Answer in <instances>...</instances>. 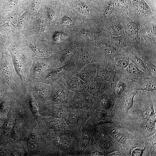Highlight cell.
Masks as SVG:
<instances>
[{
	"label": "cell",
	"instance_id": "603a6c76",
	"mask_svg": "<svg viewBox=\"0 0 156 156\" xmlns=\"http://www.w3.org/2000/svg\"><path fill=\"white\" fill-rule=\"evenodd\" d=\"M138 8L140 12L142 14H146L148 12V6L144 2H141L139 3Z\"/></svg>",
	"mask_w": 156,
	"mask_h": 156
},
{
	"label": "cell",
	"instance_id": "4fadbf2b",
	"mask_svg": "<svg viewBox=\"0 0 156 156\" xmlns=\"http://www.w3.org/2000/svg\"><path fill=\"white\" fill-rule=\"evenodd\" d=\"M47 120L46 126L52 133L60 132L69 129L63 119L52 117Z\"/></svg>",
	"mask_w": 156,
	"mask_h": 156
},
{
	"label": "cell",
	"instance_id": "ffe728a7",
	"mask_svg": "<svg viewBox=\"0 0 156 156\" xmlns=\"http://www.w3.org/2000/svg\"><path fill=\"white\" fill-rule=\"evenodd\" d=\"M38 143V138L37 134L34 132L32 133L28 140V146L31 148H34L37 146Z\"/></svg>",
	"mask_w": 156,
	"mask_h": 156
},
{
	"label": "cell",
	"instance_id": "484cf974",
	"mask_svg": "<svg viewBox=\"0 0 156 156\" xmlns=\"http://www.w3.org/2000/svg\"><path fill=\"white\" fill-rule=\"evenodd\" d=\"M146 64L150 72L156 76V66L150 63H146Z\"/></svg>",
	"mask_w": 156,
	"mask_h": 156
},
{
	"label": "cell",
	"instance_id": "8fae6325",
	"mask_svg": "<svg viewBox=\"0 0 156 156\" xmlns=\"http://www.w3.org/2000/svg\"><path fill=\"white\" fill-rule=\"evenodd\" d=\"M97 74V63H91L83 67L77 74L88 86L94 79Z\"/></svg>",
	"mask_w": 156,
	"mask_h": 156
},
{
	"label": "cell",
	"instance_id": "3957f363",
	"mask_svg": "<svg viewBox=\"0 0 156 156\" xmlns=\"http://www.w3.org/2000/svg\"><path fill=\"white\" fill-rule=\"evenodd\" d=\"M94 104V97L86 91L75 92L68 103L70 109L91 110Z\"/></svg>",
	"mask_w": 156,
	"mask_h": 156
},
{
	"label": "cell",
	"instance_id": "44dd1931",
	"mask_svg": "<svg viewBox=\"0 0 156 156\" xmlns=\"http://www.w3.org/2000/svg\"><path fill=\"white\" fill-rule=\"evenodd\" d=\"M112 134L118 141L121 143H124L127 140L125 135L118 131L113 130Z\"/></svg>",
	"mask_w": 156,
	"mask_h": 156
},
{
	"label": "cell",
	"instance_id": "e0dca14e",
	"mask_svg": "<svg viewBox=\"0 0 156 156\" xmlns=\"http://www.w3.org/2000/svg\"><path fill=\"white\" fill-rule=\"evenodd\" d=\"M71 4L74 9L81 14L88 15L90 13V9L83 0H74Z\"/></svg>",
	"mask_w": 156,
	"mask_h": 156
},
{
	"label": "cell",
	"instance_id": "ac0fdd59",
	"mask_svg": "<svg viewBox=\"0 0 156 156\" xmlns=\"http://www.w3.org/2000/svg\"><path fill=\"white\" fill-rule=\"evenodd\" d=\"M138 91L134 90L127 93L122 95V102L124 107L127 111L132 106L134 97Z\"/></svg>",
	"mask_w": 156,
	"mask_h": 156
},
{
	"label": "cell",
	"instance_id": "5bb4252c",
	"mask_svg": "<svg viewBox=\"0 0 156 156\" xmlns=\"http://www.w3.org/2000/svg\"><path fill=\"white\" fill-rule=\"evenodd\" d=\"M91 63H96L95 56L84 46L81 47L77 68V73L84 66Z\"/></svg>",
	"mask_w": 156,
	"mask_h": 156
},
{
	"label": "cell",
	"instance_id": "f546056e",
	"mask_svg": "<svg viewBox=\"0 0 156 156\" xmlns=\"http://www.w3.org/2000/svg\"><path fill=\"white\" fill-rule=\"evenodd\" d=\"M12 124H13V122L12 120L11 119H9L7 122L5 128V132L8 131L12 127Z\"/></svg>",
	"mask_w": 156,
	"mask_h": 156
},
{
	"label": "cell",
	"instance_id": "5b68a950",
	"mask_svg": "<svg viewBox=\"0 0 156 156\" xmlns=\"http://www.w3.org/2000/svg\"><path fill=\"white\" fill-rule=\"evenodd\" d=\"M110 89L118 97L128 92L135 90V82L129 80L122 75L117 73L114 76Z\"/></svg>",
	"mask_w": 156,
	"mask_h": 156
},
{
	"label": "cell",
	"instance_id": "2e32d148",
	"mask_svg": "<svg viewBox=\"0 0 156 156\" xmlns=\"http://www.w3.org/2000/svg\"><path fill=\"white\" fill-rule=\"evenodd\" d=\"M131 61L150 77H156L148 70L145 59L140 56L134 54L130 58Z\"/></svg>",
	"mask_w": 156,
	"mask_h": 156
},
{
	"label": "cell",
	"instance_id": "8992f818",
	"mask_svg": "<svg viewBox=\"0 0 156 156\" xmlns=\"http://www.w3.org/2000/svg\"><path fill=\"white\" fill-rule=\"evenodd\" d=\"M97 64V74L96 76L100 79L111 84L115 75L118 73L114 62L104 61Z\"/></svg>",
	"mask_w": 156,
	"mask_h": 156
},
{
	"label": "cell",
	"instance_id": "6da1fadb",
	"mask_svg": "<svg viewBox=\"0 0 156 156\" xmlns=\"http://www.w3.org/2000/svg\"><path fill=\"white\" fill-rule=\"evenodd\" d=\"M80 130L68 129L53 133L52 143L57 155L78 156Z\"/></svg>",
	"mask_w": 156,
	"mask_h": 156
},
{
	"label": "cell",
	"instance_id": "7402d4cb",
	"mask_svg": "<svg viewBox=\"0 0 156 156\" xmlns=\"http://www.w3.org/2000/svg\"><path fill=\"white\" fill-rule=\"evenodd\" d=\"M127 27L129 31L133 35L138 34L139 30V27L136 23L129 22L127 25Z\"/></svg>",
	"mask_w": 156,
	"mask_h": 156
},
{
	"label": "cell",
	"instance_id": "4dcf8cb0",
	"mask_svg": "<svg viewBox=\"0 0 156 156\" xmlns=\"http://www.w3.org/2000/svg\"><path fill=\"white\" fill-rule=\"evenodd\" d=\"M39 6V1L38 0H34L32 3L31 8L33 10H37Z\"/></svg>",
	"mask_w": 156,
	"mask_h": 156
},
{
	"label": "cell",
	"instance_id": "cb8c5ba5",
	"mask_svg": "<svg viewBox=\"0 0 156 156\" xmlns=\"http://www.w3.org/2000/svg\"><path fill=\"white\" fill-rule=\"evenodd\" d=\"M20 129V126L18 123H15L13 125L11 129V134L13 138L15 139L16 138Z\"/></svg>",
	"mask_w": 156,
	"mask_h": 156
},
{
	"label": "cell",
	"instance_id": "52a82bcc",
	"mask_svg": "<svg viewBox=\"0 0 156 156\" xmlns=\"http://www.w3.org/2000/svg\"><path fill=\"white\" fill-rule=\"evenodd\" d=\"M65 87L75 92L86 91L88 85L77 74H64L60 79Z\"/></svg>",
	"mask_w": 156,
	"mask_h": 156
},
{
	"label": "cell",
	"instance_id": "1f68e13d",
	"mask_svg": "<svg viewBox=\"0 0 156 156\" xmlns=\"http://www.w3.org/2000/svg\"><path fill=\"white\" fill-rule=\"evenodd\" d=\"M24 17L22 16L19 18L18 23V26L21 27L22 26L24 21Z\"/></svg>",
	"mask_w": 156,
	"mask_h": 156
},
{
	"label": "cell",
	"instance_id": "277c9868",
	"mask_svg": "<svg viewBox=\"0 0 156 156\" xmlns=\"http://www.w3.org/2000/svg\"><path fill=\"white\" fill-rule=\"evenodd\" d=\"M52 86L50 102L53 105L67 104L75 93L66 88L60 79Z\"/></svg>",
	"mask_w": 156,
	"mask_h": 156
},
{
	"label": "cell",
	"instance_id": "9c48e42d",
	"mask_svg": "<svg viewBox=\"0 0 156 156\" xmlns=\"http://www.w3.org/2000/svg\"><path fill=\"white\" fill-rule=\"evenodd\" d=\"M118 73L122 75L127 79L134 81L152 78L148 76L131 61L129 64L126 68L119 71Z\"/></svg>",
	"mask_w": 156,
	"mask_h": 156
},
{
	"label": "cell",
	"instance_id": "d4e9b609",
	"mask_svg": "<svg viewBox=\"0 0 156 156\" xmlns=\"http://www.w3.org/2000/svg\"><path fill=\"white\" fill-rule=\"evenodd\" d=\"M114 9V5L112 4H109L108 6L104 11L103 15L105 17L109 16L113 12Z\"/></svg>",
	"mask_w": 156,
	"mask_h": 156
},
{
	"label": "cell",
	"instance_id": "7a4b0ae2",
	"mask_svg": "<svg viewBox=\"0 0 156 156\" xmlns=\"http://www.w3.org/2000/svg\"><path fill=\"white\" fill-rule=\"evenodd\" d=\"M91 110L69 109L64 120L69 129H81L90 117Z\"/></svg>",
	"mask_w": 156,
	"mask_h": 156
},
{
	"label": "cell",
	"instance_id": "83f0119b",
	"mask_svg": "<svg viewBox=\"0 0 156 156\" xmlns=\"http://www.w3.org/2000/svg\"><path fill=\"white\" fill-rule=\"evenodd\" d=\"M144 149H142L140 148H136L134 149L132 151V156H140L142 154Z\"/></svg>",
	"mask_w": 156,
	"mask_h": 156
},
{
	"label": "cell",
	"instance_id": "d6a6232c",
	"mask_svg": "<svg viewBox=\"0 0 156 156\" xmlns=\"http://www.w3.org/2000/svg\"><path fill=\"white\" fill-rule=\"evenodd\" d=\"M109 155L113 156H121L122 154L120 152L116 151L111 153Z\"/></svg>",
	"mask_w": 156,
	"mask_h": 156
},
{
	"label": "cell",
	"instance_id": "d6986e66",
	"mask_svg": "<svg viewBox=\"0 0 156 156\" xmlns=\"http://www.w3.org/2000/svg\"><path fill=\"white\" fill-rule=\"evenodd\" d=\"M130 62V57L128 56H122L115 58L114 59V63L118 73L119 71L126 68Z\"/></svg>",
	"mask_w": 156,
	"mask_h": 156
},
{
	"label": "cell",
	"instance_id": "30bf717a",
	"mask_svg": "<svg viewBox=\"0 0 156 156\" xmlns=\"http://www.w3.org/2000/svg\"><path fill=\"white\" fill-rule=\"evenodd\" d=\"M111 84L102 80L96 76L88 86L86 90L94 96L101 94L109 89Z\"/></svg>",
	"mask_w": 156,
	"mask_h": 156
},
{
	"label": "cell",
	"instance_id": "7c38bea8",
	"mask_svg": "<svg viewBox=\"0 0 156 156\" xmlns=\"http://www.w3.org/2000/svg\"><path fill=\"white\" fill-rule=\"evenodd\" d=\"M53 105L51 107L45 108L44 112L52 117L64 119L69 109L67 104Z\"/></svg>",
	"mask_w": 156,
	"mask_h": 156
},
{
	"label": "cell",
	"instance_id": "836d02e7",
	"mask_svg": "<svg viewBox=\"0 0 156 156\" xmlns=\"http://www.w3.org/2000/svg\"></svg>",
	"mask_w": 156,
	"mask_h": 156
},
{
	"label": "cell",
	"instance_id": "9a60e30c",
	"mask_svg": "<svg viewBox=\"0 0 156 156\" xmlns=\"http://www.w3.org/2000/svg\"><path fill=\"white\" fill-rule=\"evenodd\" d=\"M135 82V90L153 92L156 90V78L143 79Z\"/></svg>",
	"mask_w": 156,
	"mask_h": 156
},
{
	"label": "cell",
	"instance_id": "f1b7e54d",
	"mask_svg": "<svg viewBox=\"0 0 156 156\" xmlns=\"http://www.w3.org/2000/svg\"><path fill=\"white\" fill-rule=\"evenodd\" d=\"M146 127L148 132H152L154 128L155 124L153 122L149 121L146 124Z\"/></svg>",
	"mask_w": 156,
	"mask_h": 156
},
{
	"label": "cell",
	"instance_id": "ba28073f",
	"mask_svg": "<svg viewBox=\"0 0 156 156\" xmlns=\"http://www.w3.org/2000/svg\"><path fill=\"white\" fill-rule=\"evenodd\" d=\"M92 127H85L80 131L78 150V156L90 155L93 139Z\"/></svg>",
	"mask_w": 156,
	"mask_h": 156
},
{
	"label": "cell",
	"instance_id": "4316f807",
	"mask_svg": "<svg viewBox=\"0 0 156 156\" xmlns=\"http://www.w3.org/2000/svg\"><path fill=\"white\" fill-rule=\"evenodd\" d=\"M155 29L154 27L150 28L147 31V34L150 38H155Z\"/></svg>",
	"mask_w": 156,
	"mask_h": 156
}]
</instances>
